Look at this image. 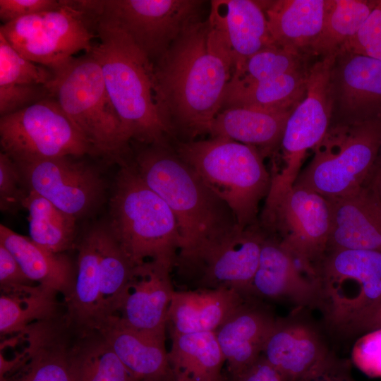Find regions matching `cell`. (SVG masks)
<instances>
[{
	"label": "cell",
	"mask_w": 381,
	"mask_h": 381,
	"mask_svg": "<svg viewBox=\"0 0 381 381\" xmlns=\"http://www.w3.org/2000/svg\"><path fill=\"white\" fill-rule=\"evenodd\" d=\"M78 158L62 157L18 165L29 190L78 219L94 212L106 192L98 169Z\"/></svg>",
	"instance_id": "16"
},
{
	"label": "cell",
	"mask_w": 381,
	"mask_h": 381,
	"mask_svg": "<svg viewBox=\"0 0 381 381\" xmlns=\"http://www.w3.org/2000/svg\"><path fill=\"white\" fill-rule=\"evenodd\" d=\"M331 124L381 119V60L341 49L331 71Z\"/></svg>",
	"instance_id": "17"
},
{
	"label": "cell",
	"mask_w": 381,
	"mask_h": 381,
	"mask_svg": "<svg viewBox=\"0 0 381 381\" xmlns=\"http://www.w3.org/2000/svg\"><path fill=\"white\" fill-rule=\"evenodd\" d=\"M95 23L78 1L61 0L56 9L3 24L0 32L23 56L52 68L79 52H91Z\"/></svg>",
	"instance_id": "9"
},
{
	"label": "cell",
	"mask_w": 381,
	"mask_h": 381,
	"mask_svg": "<svg viewBox=\"0 0 381 381\" xmlns=\"http://www.w3.org/2000/svg\"><path fill=\"white\" fill-rule=\"evenodd\" d=\"M49 96L45 85L0 86V115L16 112Z\"/></svg>",
	"instance_id": "42"
},
{
	"label": "cell",
	"mask_w": 381,
	"mask_h": 381,
	"mask_svg": "<svg viewBox=\"0 0 381 381\" xmlns=\"http://www.w3.org/2000/svg\"><path fill=\"white\" fill-rule=\"evenodd\" d=\"M56 294L40 284L1 289V337L15 335L33 322L59 315Z\"/></svg>",
	"instance_id": "32"
},
{
	"label": "cell",
	"mask_w": 381,
	"mask_h": 381,
	"mask_svg": "<svg viewBox=\"0 0 381 381\" xmlns=\"http://www.w3.org/2000/svg\"><path fill=\"white\" fill-rule=\"evenodd\" d=\"M171 272L155 262L135 266L111 317L141 333L166 339L168 313L175 292Z\"/></svg>",
	"instance_id": "18"
},
{
	"label": "cell",
	"mask_w": 381,
	"mask_h": 381,
	"mask_svg": "<svg viewBox=\"0 0 381 381\" xmlns=\"http://www.w3.org/2000/svg\"><path fill=\"white\" fill-rule=\"evenodd\" d=\"M341 49L381 60V0L356 35Z\"/></svg>",
	"instance_id": "41"
},
{
	"label": "cell",
	"mask_w": 381,
	"mask_h": 381,
	"mask_svg": "<svg viewBox=\"0 0 381 381\" xmlns=\"http://www.w3.org/2000/svg\"><path fill=\"white\" fill-rule=\"evenodd\" d=\"M332 354L318 328L298 313L277 318L262 352L284 381L301 380Z\"/></svg>",
	"instance_id": "19"
},
{
	"label": "cell",
	"mask_w": 381,
	"mask_h": 381,
	"mask_svg": "<svg viewBox=\"0 0 381 381\" xmlns=\"http://www.w3.org/2000/svg\"><path fill=\"white\" fill-rule=\"evenodd\" d=\"M34 284L26 277L13 254L0 243L1 289Z\"/></svg>",
	"instance_id": "44"
},
{
	"label": "cell",
	"mask_w": 381,
	"mask_h": 381,
	"mask_svg": "<svg viewBox=\"0 0 381 381\" xmlns=\"http://www.w3.org/2000/svg\"><path fill=\"white\" fill-rule=\"evenodd\" d=\"M251 294L260 299H285L298 308H314L315 274L286 250L278 239L265 236Z\"/></svg>",
	"instance_id": "20"
},
{
	"label": "cell",
	"mask_w": 381,
	"mask_h": 381,
	"mask_svg": "<svg viewBox=\"0 0 381 381\" xmlns=\"http://www.w3.org/2000/svg\"><path fill=\"white\" fill-rule=\"evenodd\" d=\"M52 71L23 56L0 32V86L46 85Z\"/></svg>",
	"instance_id": "38"
},
{
	"label": "cell",
	"mask_w": 381,
	"mask_h": 381,
	"mask_svg": "<svg viewBox=\"0 0 381 381\" xmlns=\"http://www.w3.org/2000/svg\"><path fill=\"white\" fill-rule=\"evenodd\" d=\"M23 207L28 212L29 234L32 241L53 253H63L72 248L77 218L30 190Z\"/></svg>",
	"instance_id": "34"
},
{
	"label": "cell",
	"mask_w": 381,
	"mask_h": 381,
	"mask_svg": "<svg viewBox=\"0 0 381 381\" xmlns=\"http://www.w3.org/2000/svg\"><path fill=\"white\" fill-rule=\"evenodd\" d=\"M380 150L381 151V140H380Z\"/></svg>",
	"instance_id": "49"
},
{
	"label": "cell",
	"mask_w": 381,
	"mask_h": 381,
	"mask_svg": "<svg viewBox=\"0 0 381 381\" xmlns=\"http://www.w3.org/2000/svg\"><path fill=\"white\" fill-rule=\"evenodd\" d=\"M274 45L312 56L322 30L326 0L260 1Z\"/></svg>",
	"instance_id": "26"
},
{
	"label": "cell",
	"mask_w": 381,
	"mask_h": 381,
	"mask_svg": "<svg viewBox=\"0 0 381 381\" xmlns=\"http://www.w3.org/2000/svg\"><path fill=\"white\" fill-rule=\"evenodd\" d=\"M72 368L74 381H138L97 330L78 334Z\"/></svg>",
	"instance_id": "35"
},
{
	"label": "cell",
	"mask_w": 381,
	"mask_h": 381,
	"mask_svg": "<svg viewBox=\"0 0 381 381\" xmlns=\"http://www.w3.org/2000/svg\"><path fill=\"white\" fill-rule=\"evenodd\" d=\"M264 221L280 234L281 245L315 272V266L327 250L331 228L328 200L297 184L270 190Z\"/></svg>",
	"instance_id": "12"
},
{
	"label": "cell",
	"mask_w": 381,
	"mask_h": 381,
	"mask_svg": "<svg viewBox=\"0 0 381 381\" xmlns=\"http://www.w3.org/2000/svg\"><path fill=\"white\" fill-rule=\"evenodd\" d=\"M78 260L73 291L66 299L68 322L79 333L95 331L100 324V254L97 224L77 246Z\"/></svg>",
	"instance_id": "27"
},
{
	"label": "cell",
	"mask_w": 381,
	"mask_h": 381,
	"mask_svg": "<svg viewBox=\"0 0 381 381\" xmlns=\"http://www.w3.org/2000/svg\"><path fill=\"white\" fill-rule=\"evenodd\" d=\"M97 228L100 254V325L114 315L135 266L112 235L107 223L99 224Z\"/></svg>",
	"instance_id": "36"
},
{
	"label": "cell",
	"mask_w": 381,
	"mask_h": 381,
	"mask_svg": "<svg viewBox=\"0 0 381 381\" xmlns=\"http://www.w3.org/2000/svg\"><path fill=\"white\" fill-rule=\"evenodd\" d=\"M310 57L272 44L248 57L236 67L229 83L247 85L294 72L308 66Z\"/></svg>",
	"instance_id": "37"
},
{
	"label": "cell",
	"mask_w": 381,
	"mask_h": 381,
	"mask_svg": "<svg viewBox=\"0 0 381 381\" xmlns=\"http://www.w3.org/2000/svg\"><path fill=\"white\" fill-rule=\"evenodd\" d=\"M75 333L66 315L32 323L17 334L20 350L0 359V381H74Z\"/></svg>",
	"instance_id": "14"
},
{
	"label": "cell",
	"mask_w": 381,
	"mask_h": 381,
	"mask_svg": "<svg viewBox=\"0 0 381 381\" xmlns=\"http://www.w3.org/2000/svg\"><path fill=\"white\" fill-rule=\"evenodd\" d=\"M169 361L176 381H222L225 358L214 332L171 334Z\"/></svg>",
	"instance_id": "31"
},
{
	"label": "cell",
	"mask_w": 381,
	"mask_h": 381,
	"mask_svg": "<svg viewBox=\"0 0 381 381\" xmlns=\"http://www.w3.org/2000/svg\"><path fill=\"white\" fill-rule=\"evenodd\" d=\"M354 365L370 377H381V327L363 334L351 351Z\"/></svg>",
	"instance_id": "40"
},
{
	"label": "cell",
	"mask_w": 381,
	"mask_h": 381,
	"mask_svg": "<svg viewBox=\"0 0 381 381\" xmlns=\"http://www.w3.org/2000/svg\"><path fill=\"white\" fill-rule=\"evenodd\" d=\"M222 381H235V380L229 374H227V375H224V377Z\"/></svg>",
	"instance_id": "48"
},
{
	"label": "cell",
	"mask_w": 381,
	"mask_h": 381,
	"mask_svg": "<svg viewBox=\"0 0 381 381\" xmlns=\"http://www.w3.org/2000/svg\"><path fill=\"white\" fill-rule=\"evenodd\" d=\"M99 42L90 54L100 66L106 89L131 142L170 145L174 135L160 116L154 95L153 63L112 23L96 18Z\"/></svg>",
	"instance_id": "3"
},
{
	"label": "cell",
	"mask_w": 381,
	"mask_h": 381,
	"mask_svg": "<svg viewBox=\"0 0 381 381\" xmlns=\"http://www.w3.org/2000/svg\"><path fill=\"white\" fill-rule=\"evenodd\" d=\"M233 71L231 59L207 19L198 18L183 30L153 64L156 104L174 135L181 133L193 140L209 133Z\"/></svg>",
	"instance_id": "1"
},
{
	"label": "cell",
	"mask_w": 381,
	"mask_h": 381,
	"mask_svg": "<svg viewBox=\"0 0 381 381\" xmlns=\"http://www.w3.org/2000/svg\"><path fill=\"white\" fill-rule=\"evenodd\" d=\"M207 20L228 52L234 71L248 57L274 44L260 1H211Z\"/></svg>",
	"instance_id": "21"
},
{
	"label": "cell",
	"mask_w": 381,
	"mask_h": 381,
	"mask_svg": "<svg viewBox=\"0 0 381 381\" xmlns=\"http://www.w3.org/2000/svg\"><path fill=\"white\" fill-rule=\"evenodd\" d=\"M380 327H381V298L375 308L372 318L370 330Z\"/></svg>",
	"instance_id": "47"
},
{
	"label": "cell",
	"mask_w": 381,
	"mask_h": 381,
	"mask_svg": "<svg viewBox=\"0 0 381 381\" xmlns=\"http://www.w3.org/2000/svg\"><path fill=\"white\" fill-rule=\"evenodd\" d=\"M0 243L16 258L26 277L32 282L65 295H71L75 272L68 258L53 253L9 228L0 225Z\"/></svg>",
	"instance_id": "28"
},
{
	"label": "cell",
	"mask_w": 381,
	"mask_h": 381,
	"mask_svg": "<svg viewBox=\"0 0 381 381\" xmlns=\"http://www.w3.org/2000/svg\"><path fill=\"white\" fill-rule=\"evenodd\" d=\"M277 319L260 298L249 296L217 329L231 377L238 376L262 355Z\"/></svg>",
	"instance_id": "22"
},
{
	"label": "cell",
	"mask_w": 381,
	"mask_h": 381,
	"mask_svg": "<svg viewBox=\"0 0 381 381\" xmlns=\"http://www.w3.org/2000/svg\"><path fill=\"white\" fill-rule=\"evenodd\" d=\"M20 169L9 156L0 153V210L15 213L20 208L29 193Z\"/></svg>",
	"instance_id": "39"
},
{
	"label": "cell",
	"mask_w": 381,
	"mask_h": 381,
	"mask_svg": "<svg viewBox=\"0 0 381 381\" xmlns=\"http://www.w3.org/2000/svg\"><path fill=\"white\" fill-rule=\"evenodd\" d=\"M310 64L298 71L250 85L228 83L222 109L243 107L279 111H293L306 95Z\"/></svg>",
	"instance_id": "30"
},
{
	"label": "cell",
	"mask_w": 381,
	"mask_h": 381,
	"mask_svg": "<svg viewBox=\"0 0 381 381\" xmlns=\"http://www.w3.org/2000/svg\"><path fill=\"white\" fill-rule=\"evenodd\" d=\"M233 378L235 381H284L279 373L262 355L238 376Z\"/></svg>",
	"instance_id": "46"
},
{
	"label": "cell",
	"mask_w": 381,
	"mask_h": 381,
	"mask_svg": "<svg viewBox=\"0 0 381 381\" xmlns=\"http://www.w3.org/2000/svg\"><path fill=\"white\" fill-rule=\"evenodd\" d=\"M97 331L138 381H176L165 348V339L135 330L114 317Z\"/></svg>",
	"instance_id": "24"
},
{
	"label": "cell",
	"mask_w": 381,
	"mask_h": 381,
	"mask_svg": "<svg viewBox=\"0 0 381 381\" xmlns=\"http://www.w3.org/2000/svg\"><path fill=\"white\" fill-rule=\"evenodd\" d=\"M337 54L319 57L309 67L306 95L289 116L281 139L284 166L272 177L271 190L294 186L306 152L313 150L329 128L333 111L331 71Z\"/></svg>",
	"instance_id": "13"
},
{
	"label": "cell",
	"mask_w": 381,
	"mask_h": 381,
	"mask_svg": "<svg viewBox=\"0 0 381 381\" xmlns=\"http://www.w3.org/2000/svg\"><path fill=\"white\" fill-rule=\"evenodd\" d=\"M174 150L231 209L240 229L255 226L272 177L254 146L222 138L177 142Z\"/></svg>",
	"instance_id": "7"
},
{
	"label": "cell",
	"mask_w": 381,
	"mask_h": 381,
	"mask_svg": "<svg viewBox=\"0 0 381 381\" xmlns=\"http://www.w3.org/2000/svg\"><path fill=\"white\" fill-rule=\"evenodd\" d=\"M61 0H0V18L4 24L35 13L59 7Z\"/></svg>",
	"instance_id": "43"
},
{
	"label": "cell",
	"mask_w": 381,
	"mask_h": 381,
	"mask_svg": "<svg viewBox=\"0 0 381 381\" xmlns=\"http://www.w3.org/2000/svg\"><path fill=\"white\" fill-rule=\"evenodd\" d=\"M133 162L143 181L165 201L176 220L180 249L174 266L192 261L239 228L229 206L171 145H145Z\"/></svg>",
	"instance_id": "2"
},
{
	"label": "cell",
	"mask_w": 381,
	"mask_h": 381,
	"mask_svg": "<svg viewBox=\"0 0 381 381\" xmlns=\"http://www.w3.org/2000/svg\"><path fill=\"white\" fill-rule=\"evenodd\" d=\"M248 297L232 289L175 291L167 320L171 334L215 332Z\"/></svg>",
	"instance_id": "25"
},
{
	"label": "cell",
	"mask_w": 381,
	"mask_h": 381,
	"mask_svg": "<svg viewBox=\"0 0 381 381\" xmlns=\"http://www.w3.org/2000/svg\"><path fill=\"white\" fill-rule=\"evenodd\" d=\"M299 381L356 380L351 375L349 362L332 354L320 367Z\"/></svg>",
	"instance_id": "45"
},
{
	"label": "cell",
	"mask_w": 381,
	"mask_h": 381,
	"mask_svg": "<svg viewBox=\"0 0 381 381\" xmlns=\"http://www.w3.org/2000/svg\"><path fill=\"white\" fill-rule=\"evenodd\" d=\"M314 308L327 327L344 337L363 334L381 298V252L328 250L315 266Z\"/></svg>",
	"instance_id": "6"
},
{
	"label": "cell",
	"mask_w": 381,
	"mask_h": 381,
	"mask_svg": "<svg viewBox=\"0 0 381 381\" xmlns=\"http://www.w3.org/2000/svg\"><path fill=\"white\" fill-rule=\"evenodd\" d=\"M331 228L327 250L381 252V202L363 186L342 198L327 199Z\"/></svg>",
	"instance_id": "23"
},
{
	"label": "cell",
	"mask_w": 381,
	"mask_h": 381,
	"mask_svg": "<svg viewBox=\"0 0 381 381\" xmlns=\"http://www.w3.org/2000/svg\"><path fill=\"white\" fill-rule=\"evenodd\" d=\"M2 152L18 164L62 157L95 156L75 125L51 96L1 116Z\"/></svg>",
	"instance_id": "10"
},
{
	"label": "cell",
	"mask_w": 381,
	"mask_h": 381,
	"mask_svg": "<svg viewBox=\"0 0 381 381\" xmlns=\"http://www.w3.org/2000/svg\"><path fill=\"white\" fill-rule=\"evenodd\" d=\"M292 111H279L250 107L222 109L213 119L211 138H222L268 148L281 142Z\"/></svg>",
	"instance_id": "29"
},
{
	"label": "cell",
	"mask_w": 381,
	"mask_h": 381,
	"mask_svg": "<svg viewBox=\"0 0 381 381\" xmlns=\"http://www.w3.org/2000/svg\"><path fill=\"white\" fill-rule=\"evenodd\" d=\"M198 0H80L92 16L126 33L154 64L192 22L199 18Z\"/></svg>",
	"instance_id": "11"
},
{
	"label": "cell",
	"mask_w": 381,
	"mask_h": 381,
	"mask_svg": "<svg viewBox=\"0 0 381 381\" xmlns=\"http://www.w3.org/2000/svg\"><path fill=\"white\" fill-rule=\"evenodd\" d=\"M380 140L381 119L351 125L331 124L294 184L310 188L327 199L342 198L356 191L363 186L374 163Z\"/></svg>",
	"instance_id": "8"
},
{
	"label": "cell",
	"mask_w": 381,
	"mask_h": 381,
	"mask_svg": "<svg viewBox=\"0 0 381 381\" xmlns=\"http://www.w3.org/2000/svg\"><path fill=\"white\" fill-rule=\"evenodd\" d=\"M49 93L92 147L95 156L124 164L131 152L111 101L99 65L90 54L72 57L50 68Z\"/></svg>",
	"instance_id": "5"
},
{
	"label": "cell",
	"mask_w": 381,
	"mask_h": 381,
	"mask_svg": "<svg viewBox=\"0 0 381 381\" xmlns=\"http://www.w3.org/2000/svg\"><path fill=\"white\" fill-rule=\"evenodd\" d=\"M119 166L107 222L112 235L134 266L155 262L173 271L180 249L173 212L133 161Z\"/></svg>",
	"instance_id": "4"
},
{
	"label": "cell",
	"mask_w": 381,
	"mask_h": 381,
	"mask_svg": "<svg viewBox=\"0 0 381 381\" xmlns=\"http://www.w3.org/2000/svg\"><path fill=\"white\" fill-rule=\"evenodd\" d=\"M265 237L255 226L238 228L191 262L174 268L187 287L184 290L232 289L252 296Z\"/></svg>",
	"instance_id": "15"
},
{
	"label": "cell",
	"mask_w": 381,
	"mask_h": 381,
	"mask_svg": "<svg viewBox=\"0 0 381 381\" xmlns=\"http://www.w3.org/2000/svg\"><path fill=\"white\" fill-rule=\"evenodd\" d=\"M377 0H326L323 26L311 49L324 57L343 49L358 33Z\"/></svg>",
	"instance_id": "33"
}]
</instances>
